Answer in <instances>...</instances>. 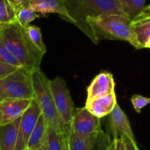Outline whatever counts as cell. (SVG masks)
I'll use <instances>...</instances> for the list:
<instances>
[{
  "label": "cell",
  "mask_w": 150,
  "mask_h": 150,
  "mask_svg": "<svg viewBox=\"0 0 150 150\" xmlns=\"http://www.w3.org/2000/svg\"><path fill=\"white\" fill-rule=\"evenodd\" d=\"M0 41L27 70L33 72L40 69L43 54L30 41L25 27L17 21L2 24Z\"/></svg>",
  "instance_id": "obj_1"
},
{
  "label": "cell",
  "mask_w": 150,
  "mask_h": 150,
  "mask_svg": "<svg viewBox=\"0 0 150 150\" xmlns=\"http://www.w3.org/2000/svg\"><path fill=\"white\" fill-rule=\"evenodd\" d=\"M65 5L74 24L96 44L99 41L88 24L87 18L106 14L125 15L118 0H65Z\"/></svg>",
  "instance_id": "obj_2"
},
{
  "label": "cell",
  "mask_w": 150,
  "mask_h": 150,
  "mask_svg": "<svg viewBox=\"0 0 150 150\" xmlns=\"http://www.w3.org/2000/svg\"><path fill=\"white\" fill-rule=\"evenodd\" d=\"M88 24L91 27L98 41L102 39L125 41L136 50L141 47L137 40L132 20L123 14H106L88 17Z\"/></svg>",
  "instance_id": "obj_3"
},
{
  "label": "cell",
  "mask_w": 150,
  "mask_h": 150,
  "mask_svg": "<svg viewBox=\"0 0 150 150\" xmlns=\"http://www.w3.org/2000/svg\"><path fill=\"white\" fill-rule=\"evenodd\" d=\"M32 80L34 91V99L38 102L49 126L59 133L66 131L54 105V99L50 88V80L44 72L38 69L32 72Z\"/></svg>",
  "instance_id": "obj_4"
},
{
  "label": "cell",
  "mask_w": 150,
  "mask_h": 150,
  "mask_svg": "<svg viewBox=\"0 0 150 150\" xmlns=\"http://www.w3.org/2000/svg\"><path fill=\"white\" fill-rule=\"evenodd\" d=\"M32 72L19 68L6 78L0 80V101L5 99H34Z\"/></svg>",
  "instance_id": "obj_5"
},
{
  "label": "cell",
  "mask_w": 150,
  "mask_h": 150,
  "mask_svg": "<svg viewBox=\"0 0 150 150\" xmlns=\"http://www.w3.org/2000/svg\"><path fill=\"white\" fill-rule=\"evenodd\" d=\"M50 88L59 117L65 128H67L73 117L75 108L66 82L62 77H57L50 80Z\"/></svg>",
  "instance_id": "obj_6"
},
{
  "label": "cell",
  "mask_w": 150,
  "mask_h": 150,
  "mask_svg": "<svg viewBox=\"0 0 150 150\" xmlns=\"http://www.w3.org/2000/svg\"><path fill=\"white\" fill-rule=\"evenodd\" d=\"M41 113L39 105L33 99L30 106L21 118L15 150H24L27 148L30 135Z\"/></svg>",
  "instance_id": "obj_7"
},
{
  "label": "cell",
  "mask_w": 150,
  "mask_h": 150,
  "mask_svg": "<svg viewBox=\"0 0 150 150\" xmlns=\"http://www.w3.org/2000/svg\"><path fill=\"white\" fill-rule=\"evenodd\" d=\"M68 129L79 135L96 133L101 129L100 119L93 115L86 108H75Z\"/></svg>",
  "instance_id": "obj_8"
},
{
  "label": "cell",
  "mask_w": 150,
  "mask_h": 150,
  "mask_svg": "<svg viewBox=\"0 0 150 150\" xmlns=\"http://www.w3.org/2000/svg\"><path fill=\"white\" fill-rule=\"evenodd\" d=\"M33 99H5L0 101V125L14 122L22 116Z\"/></svg>",
  "instance_id": "obj_9"
},
{
  "label": "cell",
  "mask_w": 150,
  "mask_h": 150,
  "mask_svg": "<svg viewBox=\"0 0 150 150\" xmlns=\"http://www.w3.org/2000/svg\"><path fill=\"white\" fill-rule=\"evenodd\" d=\"M115 81L110 72L102 71L87 88L86 102L103 97L115 91Z\"/></svg>",
  "instance_id": "obj_10"
},
{
  "label": "cell",
  "mask_w": 150,
  "mask_h": 150,
  "mask_svg": "<svg viewBox=\"0 0 150 150\" xmlns=\"http://www.w3.org/2000/svg\"><path fill=\"white\" fill-rule=\"evenodd\" d=\"M109 116L112 139L122 138L123 135H126L131 139L135 140L129 119L118 103Z\"/></svg>",
  "instance_id": "obj_11"
},
{
  "label": "cell",
  "mask_w": 150,
  "mask_h": 150,
  "mask_svg": "<svg viewBox=\"0 0 150 150\" xmlns=\"http://www.w3.org/2000/svg\"><path fill=\"white\" fill-rule=\"evenodd\" d=\"M36 13L42 15L48 13L58 14L66 21L74 24L65 5V0H30L28 4Z\"/></svg>",
  "instance_id": "obj_12"
},
{
  "label": "cell",
  "mask_w": 150,
  "mask_h": 150,
  "mask_svg": "<svg viewBox=\"0 0 150 150\" xmlns=\"http://www.w3.org/2000/svg\"><path fill=\"white\" fill-rule=\"evenodd\" d=\"M117 104L116 93L112 92L107 96L91 102H86L85 108L99 119L109 116Z\"/></svg>",
  "instance_id": "obj_13"
},
{
  "label": "cell",
  "mask_w": 150,
  "mask_h": 150,
  "mask_svg": "<svg viewBox=\"0 0 150 150\" xmlns=\"http://www.w3.org/2000/svg\"><path fill=\"white\" fill-rule=\"evenodd\" d=\"M21 118L9 124L0 125V150H15Z\"/></svg>",
  "instance_id": "obj_14"
},
{
  "label": "cell",
  "mask_w": 150,
  "mask_h": 150,
  "mask_svg": "<svg viewBox=\"0 0 150 150\" xmlns=\"http://www.w3.org/2000/svg\"><path fill=\"white\" fill-rule=\"evenodd\" d=\"M48 126V123L41 113L30 135L27 148L31 150H37L47 143Z\"/></svg>",
  "instance_id": "obj_15"
},
{
  "label": "cell",
  "mask_w": 150,
  "mask_h": 150,
  "mask_svg": "<svg viewBox=\"0 0 150 150\" xmlns=\"http://www.w3.org/2000/svg\"><path fill=\"white\" fill-rule=\"evenodd\" d=\"M69 150H91L98 132L87 135H79L66 128Z\"/></svg>",
  "instance_id": "obj_16"
},
{
  "label": "cell",
  "mask_w": 150,
  "mask_h": 150,
  "mask_svg": "<svg viewBox=\"0 0 150 150\" xmlns=\"http://www.w3.org/2000/svg\"><path fill=\"white\" fill-rule=\"evenodd\" d=\"M132 24L141 49H150V19L132 21Z\"/></svg>",
  "instance_id": "obj_17"
},
{
  "label": "cell",
  "mask_w": 150,
  "mask_h": 150,
  "mask_svg": "<svg viewBox=\"0 0 150 150\" xmlns=\"http://www.w3.org/2000/svg\"><path fill=\"white\" fill-rule=\"evenodd\" d=\"M122 6L124 14L133 20L142 12L146 7V0H118Z\"/></svg>",
  "instance_id": "obj_18"
},
{
  "label": "cell",
  "mask_w": 150,
  "mask_h": 150,
  "mask_svg": "<svg viewBox=\"0 0 150 150\" xmlns=\"http://www.w3.org/2000/svg\"><path fill=\"white\" fill-rule=\"evenodd\" d=\"M16 21V9L11 0H0V24Z\"/></svg>",
  "instance_id": "obj_19"
},
{
  "label": "cell",
  "mask_w": 150,
  "mask_h": 150,
  "mask_svg": "<svg viewBox=\"0 0 150 150\" xmlns=\"http://www.w3.org/2000/svg\"><path fill=\"white\" fill-rule=\"evenodd\" d=\"M39 16L40 14H38L29 5L22 7L16 11V21L24 27L30 25L32 21Z\"/></svg>",
  "instance_id": "obj_20"
},
{
  "label": "cell",
  "mask_w": 150,
  "mask_h": 150,
  "mask_svg": "<svg viewBox=\"0 0 150 150\" xmlns=\"http://www.w3.org/2000/svg\"><path fill=\"white\" fill-rule=\"evenodd\" d=\"M25 30L30 38V41L43 54H45L47 52V47L43 41L41 29L35 25H30V24L25 27Z\"/></svg>",
  "instance_id": "obj_21"
},
{
  "label": "cell",
  "mask_w": 150,
  "mask_h": 150,
  "mask_svg": "<svg viewBox=\"0 0 150 150\" xmlns=\"http://www.w3.org/2000/svg\"><path fill=\"white\" fill-rule=\"evenodd\" d=\"M62 135L58 132L48 126L47 131V146L48 150H62Z\"/></svg>",
  "instance_id": "obj_22"
},
{
  "label": "cell",
  "mask_w": 150,
  "mask_h": 150,
  "mask_svg": "<svg viewBox=\"0 0 150 150\" xmlns=\"http://www.w3.org/2000/svg\"><path fill=\"white\" fill-rule=\"evenodd\" d=\"M0 62L19 68L23 67L21 63L16 60V58L13 55L12 53L7 49V47L1 41H0Z\"/></svg>",
  "instance_id": "obj_23"
},
{
  "label": "cell",
  "mask_w": 150,
  "mask_h": 150,
  "mask_svg": "<svg viewBox=\"0 0 150 150\" xmlns=\"http://www.w3.org/2000/svg\"><path fill=\"white\" fill-rule=\"evenodd\" d=\"M110 138L101 128L98 132L93 148L94 150H110Z\"/></svg>",
  "instance_id": "obj_24"
},
{
  "label": "cell",
  "mask_w": 150,
  "mask_h": 150,
  "mask_svg": "<svg viewBox=\"0 0 150 150\" xmlns=\"http://www.w3.org/2000/svg\"><path fill=\"white\" fill-rule=\"evenodd\" d=\"M134 109L138 113H141V109L150 103V98L145 97L141 95H133L130 99Z\"/></svg>",
  "instance_id": "obj_25"
},
{
  "label": "cell",
  "mask_w": 150,
  "mask_h": 150,
  "mask_svg": "<svg viewBox=\"0 0 150 150\" xmlns=\"http://www.w3.org/2000/svg\"><path fill=\"white\" fill-rule=\"evenodd\" d=\"M18 69L19 67L0 62V80L6 78L7 77L16 71Z\"/></svg>",
  "instance_id": "obj_26"
},
{
  "label": "cell",
  "mask_w": 150,
  "mask_h": 150,
  "mask_svg": "<svg viewBox=\"0 0 150 150\" xmlns=\"http://www.w3.org/2000/svg\"><path fill=\"white\" fill-rule=\"evenodd\" d=\"M110 150H127L123 138H118L111 140L110 143Z\"/></svg>",
  "instance_id": "obj_27"
},
{
  "label": "cell",
  "mask_w": 150,
  "mask_h": 150,
  "mask_svg": "<svg viewBox=\"0 0 150 150\" xmlns=\"http://www.w3.org/2000/svg\"><path fill=\"white\" fill-rule=\"evenodd\" d=\"M122 138L125 141V145H126L127 147V150H140L138 145H137V143L135 140L131 139V138H128L126 135H123Z\"/></svg>",
  "instance_id": "obj_28"
},
{
  "label": "cell",
  "mask_w": 150,
  "mask_h": 150,
  "mask_svg": "<svg viewBox=\"0 0 150 150\" xmlns=\"http://www.w3.org/2000/svg\"><path fill=\"white\" fill-rule=\"evenodd\" d=\"M144 19H150V9L145 7L144 11L132 21H138V20H144Z\"/></svg>",
  "instance_id": "obj_29"
},
{
  "label": "cell",
  "mask_w": 150,
  "mask_h": 150,
  "mask_svg": "<svg viewBox=\"0 0 150 150\" xmlns=\"http://www.w3.org/2000/svg\"><path fill=\"white\" fill-rule=\"evenodd\" d=\"M30 1V0H11V2H12L13 5H14V7L16 9V11L19 8L28 5Z\"/></svg>",
  "instance_id": "obj_30"
},
{
  "label": "cell",
  "mask_w": 150,
  "mask_h": 150,
  "mask_svg": "<svg viewBox=\"0 0 150 150\" xmlns=\"http://www.w3.org/2000/svg\"><path fill=\"white\" fill-rule=\"evenodd\" d=\"M62 150H69V141L66 131H65L62 135Z\"/></svg>",
  "instance_id": "obj_31"
},
{
  "label": "cell",
  "mask_w": 150,
  "mask_h": 150,
  "mask_svg": "<svg viewBox=\"0 0 150 150\" xmlns=\"http://www.w3.org/2000/svg\"><path fill=\"white\" fill-rule=\"evenodd\" d=\"M37 150H48V149H47V143H46L44 145H43L41 147V148H39Z\"/></svg>",
  "instance_id": "obj_32"
},
{
  "label": "cell",
  "mask_w": 150,
  "mask_h": 150,
  "mask_svg": "<svg viewBox=\"0 0 150 150\" xmlns=\"http://www.w3.org/2000/svg\"><path fill=\"white\" fill-rule=\"evenodd\" d=\"M146 7L147 8H149V9H150V5H147V6H146Z\"/></svg>",
  "instance_id": "obj_33"
},
{
  "label": "cell",
  "mask_w": 150,
  "mask_h": 150,
  "mask_svg": "<svg viewBox=\"0 0 150 150\" xmlns=\"http://www.w3.org/2000/svg\"><path fill=\"white\" fill-rule=\"evenodd\" d=\"M24 150H31V149H28V148H26Z\"/></svg>",
  "instance_id": "obj_34"
},
{
  "label": "cell",
  "mask_w": 150,
  "mask_h": 150,
  "mask_svg": "<svg viewBox=\"0 0 150 150\" xmlns=\"http://www.w3.org/2000/svg\"><path fill=\"white\" fill-rule=\"evenodd\" d=\"M93 145H94V144H93ZM91 150H94V148H93V147H92Z\"/></svg>",
  "instance_id": "obj_35"
}]
</instances>
